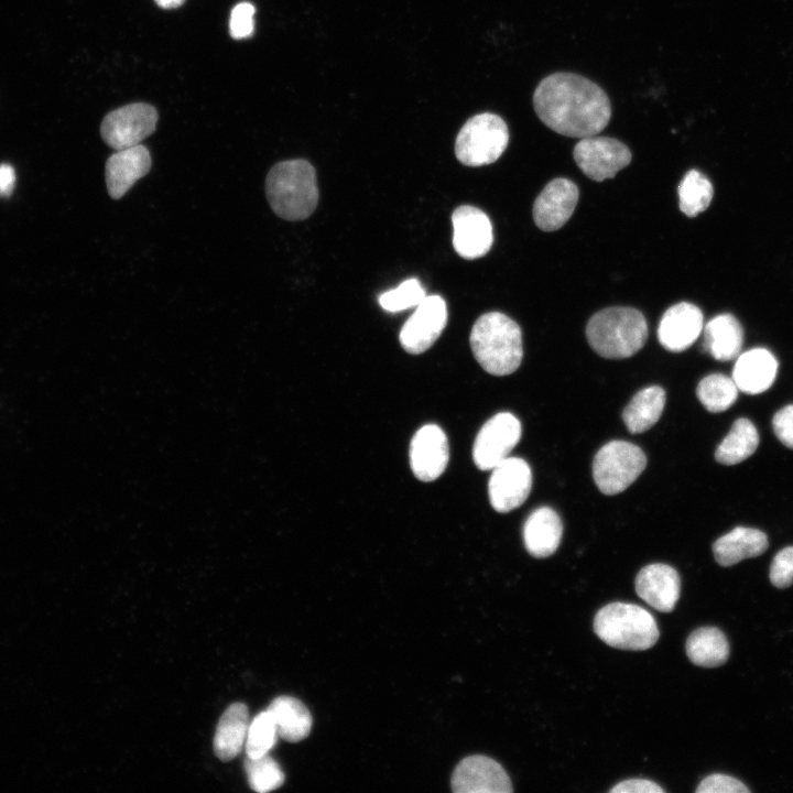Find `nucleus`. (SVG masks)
<instances>
[{"label": "nucleus", "mask_w": 793, "mask_h": 793, "mask_svg": "<svg viewBox=\"0 0 793 793\" xmlns=\"http://www.w3.org/2000/svg\"><path fill=\"white\" fill-rule=\"evenodd\" d=\"M533 107L546 127L571 138L596 135L611 117L605 90L584 76L566 72L551 74L539 83Z\"/></svg>", "instance_id": "obj_1"}, {"label": "nucleus", "mask_w": 793, "mask_h": 793, "mask_svg": "<svg viewBox=\"0 0 793 793\" xmlns=\"http://www.w3.org/2000/svg\"><path fill=\"white\" fill-rule=\"evenodd\" d=\"M469 343L474 357L490 374L507 376L521 365L523 347L520 326L500 312L481 315L471 328Z\"/></svg>", "instance_id": "obj_2"}, {"label": "nucleus", "mask_w": 793, "mask_h": 793, "mask_svg": "<svg viewBox=\"0 0 793 793\" xmlns=\"http://www.w3.org/2000/svg\"><path fill=\"white\" fill-rule=\"evenodd\" d=\"M265 193L279 217L293 221L306 219L318 203L315 169L302 159L279 162L268 173Z\"/></svg>", "instance_id": "obj_3"}, {"label": "nucleus", "mask_w": 793, "mask_h": 793, "mask_svg": "<svg viewBox=\"0 0 793 793\" xmlns=\"http://www.w3.org/2000/svg\"><path fill=\"white\" fill-rule=\"evenodd\" d=\"M593 350L608 359H624L637 354L648 338L643 314L633 308L613 306L595 313L586 326Z\"/></svg>", "instance_id": "obj_4"}, {"label": "nucleus", "mask_w": 793, "mask_h": 793, "mask_svg": "<svg viewBox=\"0 0 793 793\" xmlns=\"http://www.w3.org/2000/svg\"><path fill=\"white\" fill-rule=\"evenodd\" d=\"M594 631L606 644L631 651L650 649L660 636L656 621L647 609L626 602L604 606L595 616Z\"/></svg>", "instance_id": "obj_5"}, {"label": "nucleus", "mask_w": 793, "mask_h": 793, "mask_svg": "<svg viewBox=\"0 0 793 793\" xmlns=\"http://www.w3.org/2000/svg\"><path fill=\"white\" fill-rule=\"evenodd\" d=\"M508 143L509 129L503 119L482 112L468 119L459 130L455 154L464 165H488L501 156Z\"/></svg>", "instance_id": "obj_6"}, {"label": "nucleus", "mask_w": 793, "mask_h": 793, "mask_svg": "<svg viewBox=\"0 0 793 793\" xmlns=\"http://www.w3.org/2000/svg\"><path fill=\"white\" fill-rule=\"evenodd\" d=\"M645 466L647 456L639 446L626 441H611L594 457V481L604 495H617L626 490Z\"/></svg>", "instance_id": "obj_7"}, {"label": "nucleus", "mask_w": 793, "mask_h": 793, "mask_svg": "<svg viewBox=\"0 0 793 793\" xmlns=\"http://www.w3.org/2000/svg\"><path fill=\"white\" fill-rule=\"evenodd\" d=\"M157 119V111L153 106L145 102L130 104L105 116L100 134L116 151L127 149L140 144L152 134Z\"/></svg>", "instance_id": "obj_8"}, {"label": "nucleus", "mask_w": 793, "mask_h": 793, "mask_svg": "<svg viewBox=\"0 0 793 793\" xmlns=\"http://www.w3.org/2000/svg\"><path fill=\"white\" fill-rule=\"evenodd\" d=\"M573 155L580 171L596 182L612 178L632 159L629 148L621 141L595 135L582 138Z\"/></svg>", "instance_id": "obj_9"}, {"label": "nucleus", "mask_w": 793, "mask_h": 793, "mask_svg": "<svg viewBox=\"0 0 793 793\" xmlns=\"http://www.w3.org/2000/svg\"><path fill=\"white\" fill-rule=\"evenodd\" d=\"M521 438V423L509 412H500L479 430L472 448L475 465L490 470L509 457Z\"/></svg>", "instance_id": "obj_10"}, {"label": "nucleus", "mask_w": 793, "mask_h": 793, "mask_svg": "<svg viewBox=\"0 0 793 793\" xmlns=\"http://www.w3.org/2000/svg\"><path fill=\"white\" fill-rule=\"evenodd\" d=\"M491 470L488 496L492 508L498 512H509L520 507L531 491L529 464L522 458L507 457Z\"/></svg>", "instance_id": "obj_11"}, {"label": "nucleus", "mask_w": 793, "mask_h": 793, "mask_svg": "<svg viewBox=\"0 0 793 793\" xmlns=\"http://www.w3.org/2000/svg\"><path fill=\"white\" fill-rule=\"evenodd\" d=\"M446 323L447 307L443 297L425 296L401 328V346L410 354L424 352L441 336Z\"/></svg>", "instance_id": "obj_12"}, {"label": "nucleus", "mask_w": 793, "mask_h": 793, "mask_svg": "<svg viewBox=\"0 0 793 793\" xmlns=\"http://www.w3.org/2000/svg\"><path fill=\"white\" fill-rule=\"evenodd\" d=\"M453 246L464 259L472 260L488 253L493 242L489 217L470 205L457 207L452 215Z\"/></svg>", "instance_id": "obj_13"}, {"label": "nucleus", "mask_w": 793, "mask_h": 793, "mask_svg": "<svg viewBox=\"0 0 793 793\" xmlns=\"http://www.w3.org/2000/svg\"><path fill=\"white\" fill-rule=\"evenodd\" d=\"M456 793H510L511 781L504 769L486 756H470L461 760L452 776Z\"/></svg>", "instance_id": "obj_14"}, {"label": "nucleus", "mask_w": 793, "mask_h": 793, "mask_svg": "<svg viewBox=\"0 0 793 793\" xmlns=\"http://www.w3.org/2000/svg\"><path fill=\"white\" fill-rule=\"evenodd\" d=\"M409 454L414 476L422 481H433L444 472L448 463L447 437L439 426L424 425L413 436Z\"/></svg>", "instance_id": "obj_15"}, {"label": "nucleus", "mask_w": 793, "mask_h": 793, "mask_svg": "<svg viewBox=\"0 0 793 793\" xmlns=\"http://www.w3.org/2000/svg\"><path fill=\"white\" fill-rule=\"evenodd\" d=\"M579 192L569 180L558 177L545 185L533 205V219L543 231L563 227L573 215Z\"/></svg>", "instance_id": "obj_16"}, {"label": "nucleus", "mask_w": 793, "mask_h": 793, "mask_svg": "<svg viewBox=\"0 0 793 793\" xmlns=\"http://www.w3.org/2000/svg\"><path fill=\"white\" fill-rule=\"evenodd\" d=\"M703 327L702 311L692 303L681 302L663 314L658 327V338L666 350L681 352L695 343Z\"/></svg>", "instance_id": "obj_17"}, {"label": "nucleus", "mask_w": 793, "mask_h": 793, "mask_svg": "<svg viewBox=\"0 0 793 793\" xmlns=\"http://www.w3.org/2000/svg\"><path fill=\"white\" fill-rule=\"evenodd\" d=\"M151 155L146 146L138 144L111 154L105 167L106 185L111 198H121L132 185L151 170Z\"/></svg>", "instance_id": "obj_18"}, {"label": "nucleus", "mask_w": 793, "mask_h": 793, "mask_svg": "<svg viewBox=\"0 0 793 793\" xmlns=\"http://www.w3.org/2000/svg\"><path fill=\"white\" fill-rule=\"evenodd\" d=\"M678 573L670 565L654 563L644 566L636 577V591L652 608L670 612L680 598Z\"/></svg>", "instance_id": "obj_19"}, {"label": "nucleus", "mask_w": 793, "mask_h": 793, "mask_svg": "<svg viewBox=\"0 0 793 793\" xmlns=\"http://www.w3.org/2000/svg\"><path fill=\"white\" fill-rule=\"evenodd\" d=\"M778 373V360L764 348H753L737 357L732 380L738 390L748 394L767 391Z\"/></svg>", "instance_id": "obj_20"}, {"label": "nucleus", "mask_w": 793, "mask_h": 793, "mask_svg": "<svg viewBox=\"0 0 793 793\" xmlns=\"http://www.w3.org/2000/svg\"><path fill=\"white\" fill-rule=\"evenodd\" d=\"M563 534L560 515L550 507L535 509L523 525L526 551L534 557L551 556L557 550Z\"/></svg>", "instance_id": "obj_21"}, {"label": "nucleus", "mask_w": 793, "mask_h": 793, "mask_svg": "<svg viewBox=\"0 0 793 793\" xmlns=\"http://www.w3.org/2000/svg\"><path fill=\"white\" fill-rule=\"evenodd\" d=\"M769 546L768 536L760 530L737 526L713 544L716 562L724 567L763 554Z\"/></svg>", "instance_id": "obj_22"}, {"label": "nucleus", "mask_w": 793, "mask_h": 793, "mask_svg": "<svg viewBox=\"0 0 793 793\" xmlns=\"http://www.w3.org/2000/svg\"><path fill=\"white\" fill-rule=\"evenodd\" d=\"M704 350L719 361L736 359L741 351L743 329L731 314H720L703 327Z\"/></svg>", "instance_id": "obj_23"}, {"label": "nucleus", "mask_w": 793, "mask_h": 793, "mask_svg": "<svg viewBox=\"0 0 793 793\" xmlns=\"http://www.w3.org/2000/svg\"><path fill=\"white\" fill-rule=\"evenodd\" d=\"M249 724V711L242 703H235L224 711L214 737V751L217 758L229 761L241 751Z\"/></svg>", "instance_id": "obj_24"}, {"label": "nucleus", "mask_w": 793, "mask_h": 793, "mask_svg": "<svg viewBox=\"0 0 793 793\" xmlns=\"http://www.w3.org/2000/svg\"><path fill=\"white\" fill-rule=\"evenodd\" d=\"M276 727L279 737L297 742L306 738L312 728V716L306 706L295 697L279 696L267 709Z\"/></svg>", "instance_id": "obj_25"}, {"label": "nucleus", "mask_w": 793, "mask_h": 793, "mask_svg": "<svg viewBox=\"0 0 793 793\" xmlns=\"http://www.w3.org/2000/svg\"><path fill=\"white\" fill-rule=\"evenodd\" d=\"M666 401L663 388L647 387L634 394L622 412L623 422L632 434L645 432L661 417Z\"/></svg>", "instance_id": "obj_26"}, {"label": "nucleus", "mask_w": 793, "mask_h": 793, "mask_svg": "<svg viewBox=\"0 0 793 793\" xmlns=\"http://www.w3.org/2000/svg\"><path fill=\"white\" fill-rule=\"evenodd\" d=\"M686 654L695 665L719 666L729 658L728 640L718 628H698L687 638Z\"/></svg>", "instance_id": "obj_27"}, {"label": "nucleus", "mask_w": 793, "mask_h": 793, "mask_svg": "<svg viewBox=\"0 0 793 793\" xmlns=\"http://www.w3.org/2000/svg\"><path fill=\"white\" fill-rule=\"evenodd\" d=\"M759 445V434L751 421H735L728 435L718 445L715 458L723 465H736L749 458Z\"/></svg>", "instance_id": "obj_28"}, {"label": "nucleus", "mask_w": 793, "mask_h": 793, "mask_svg": "<svg viewBox=\"0 0 793 793\" xmlns=\"http://www.w3.org/2000/svg\"><path fill=\"white\" fill-rule=\"evenodd\" d=\"M696 394L707 411L719 413L726 411L736 402L738 388L732 378L721 373H713L699 381Z\"/></svg>", "instance_id": "obj_29"}, {"label": "nucleus", "mask_w": 793, "mask_h": 793, "mask_svg": "<svg viewBox=\"0 0 793 793\" xmlns=\"http://www.w3.org/2000/svg\"><path fill=\"white\" fill-rule=\"evenodd\" d=\"M714 188L709 180L696 170L688 171L678 185L680 209L695 217L710 204Z\"/></svg>", "instance_id": "obj_30"}, {"label": "nucleus", "mask_w": 793, "mask_h": 793, "mask_svg": "<svg viewBox=\"0 0 793 793\" xmlns=\"http://www.w3.org/2000/svg\"><path fill=\"white\" fill-rule=\"evenodd\" d=\"M245 769L249 785L256 792L265 793L273 791L284 782L282 769L269 754L257 758L247 757Z\"/></svg>", "instance_id": "obj_31"}, {"label": "nucleus", "mask_w": 793, "mask_h": 793, "mask_svg": "<svg viewBox=\"0 0 793 793\" xmlns=\"http://www.w3.org/2000/svg\"><path fill=\"white\" fill-rule=\"evenodd\" d=\"M279 735L268 710L259 713L249 724L245 749L247 757L257 758L268 754Z\"/></svg>", "instance_id": "obj_32"}, {"label": "nucleus", "mask_w": 793, "mask_h": 793, "mask_svg": "<svg viewBox=\"0 0 793 793\" xmlns=\"http://www.w3.org/2000/svg\"><path fill=\"white\" fill-rule=\"evenodd\" d=\"M425 296V290L420 281L412 278L403 281L398 287L382 293L379 296V304L383 309L395 313L416 307Z\"/></svg>", "instance_id": "obj_33"}, {"label": "nucleus", "mask_w": 793, "mask_h": 793, "mask_svg": "<svg viewBox=\"0 0 793 793\" xmlns=\"http://www.w3.org/2000/svg\"><path fill=\"white\" fill-rule=\"evenodd\" d=\"M254 12L256 9L250 2H240L233 7L229 20V31L232 39L241 40L252 35Z\"/></svg>", "instance_id": "obj_34"}, {"label": "nucleus", "mask_w": 793, "mask_h": 793, "mask_svg": "<svg viewBox=\"0 0 793 793\" xmlns=\"http://www.w3.org/2000/svg\"><path fill=\"white\" fill-rule=\"evenodd\" d=\"M769 576L776 588H787L793 584V546L784 547L775 554Z\"/></svg>", "instance_id": "obj_35"}, {"label": "nucleus", "mask_w": 793, "mask_h": 793, "mask_svg": "<svg viewBox=\"0 0 793 793\" xmlns=\"http://www.w3.org/2000/svg\"><path fill=\"white\" fill-rule=\"evenodd\" d=\"M697 793H748V787L739 780L726 774H710L702 780Z\"/></svg>", "instance_id": "obj_36"}, {"label": "nucleus", "mask_w": 793, "mask_h": 793, "mask_svg": "<svg viewBox=\"0 0 793 793\" xmlns=\"http://www.w3.org/2000/svg\"><path fill=\"white\" fill-rule=\"evenodd\" d=\"M772 427L779 441L793 449V404L782 408L774 414Z\"/></svg>", "instance_id": "obj_37"}, {"label": "nucleus", "mask_w": 793, "mask_h": 793, "mask_svg": "<svg viewBox=\"0 0 793 793\" xmlns=\"http://www.w3.org/2000/svg\"><path fill=\"white\" fill-rule=\"evenodd\" d=\"M611 793H663L664 790L647 779H629L616 784Z\"/></svg>", "instance_id": "obj_38"}, {"label": "nucleus", "mask_w": 793, "mask_h": 793, "mask_svg": "<svg viewBox=\"0 0 793 793\" xmlns=\"http://www.w3.org/2000/svg\"><path fill=\"white\" fill-rule=\"evenodd\" d=\"M14 184L15 172L13 167L8 164L0 165V196L10 195Z\"/></svg>", "instance_id": "obj_39"}, {"label": "nucleus", "mask_w": 793, "mask_h": 793, "mask_svg": "<svg viewBox=\"0 0 793 793\" xmlns=\"http://www.w3.org/2000/svg\"><path fill=\"white\" fill-rule=\"evenodd\" d=\"M154 2L162 9H175L181 7L185 0H154Z\"/></svg>", "instance_id": "obj_40"}]
</instances>
